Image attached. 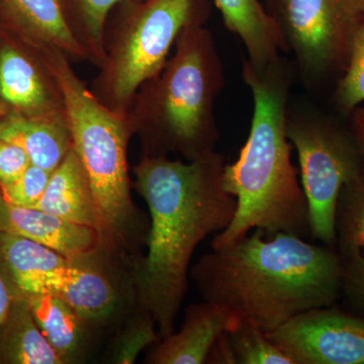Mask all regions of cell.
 <instances>
[{
  "label": "cell",
  "mask_w": 364,
  "mask_h": 364,
  "mask_svg": "<svg viewBox=\"0 0 364 364\" xmlns=\"http://www.w3.org/2000/svg\"><path fill=\"white\" fill-rule=\"evenodd\" d=\"M224 166V156L213 151L186 162L143 155L134 167V186L151 217L136 291L163 338L174 332L196 247L208 235L224 231L236 213V198L223 186Z\"/></svg>",
  "instance_id": "1"
},
{
  "label": "cell",
  "mask_w": 364,
  "mask_h": 364,
  "mask_svg": "<svg viewBox=\"0 0 364 364\" xmlns=\"http://www.w3.org/2000/svg\"><path fill=\"white\" fill-rule=\"evenodd\" d=\"M191 277L205 301L269 333L299 314L331 306L342 289L343 263L329 246L255 229L205 254Z\"/></svg>",
  "instance_id": "2"
},
{
  "label": "cell",
  "mask_w": 364,
  "mask_h": 364,
  "mask_svg": "<svg viewBox=\"0 0 364 364\" xmlns=\"http://www.w3.org/2000/svg\"><path fill=\"white\" fill-rule=\"evenodd\" d=\"M210 0H136L112 9L104 33L105 59L91 92L107 109L128 117L139 88L156 76L186 26L205 25Z\"/></svg>",
  "instance_id": "5"
},
{
  "label": "cell",
  "mask_w": 364,
  "mask_h": 364,
  "mask_svg": "<svg viewBox=\"0 0 364 364\" xmlns=\"http://www.w3.org/2000/svg\"><path fill=\"white\" fill-rule=\"evenodd\" d=\"M0 139L23 148L33 165L54 171L72 149L66 112L28 116L0 112Z\"/></svg>",
  "instance_id": "14"
},
{
  "label": "cell",
  "mask_w": 364,
  "mask_h": 364,
  "mask_svg": "<svg viewBox=\"0 0 364 364\" xmlns=\"http://www.w3.org/2000/svg\"><path fill=\"white\" fill-rule=\"evenodd\" d=\"M2 196H1V191H0V200H1Z\"/></svg>",
  "instance_id": "31"
},
{
  "label": "cell",
  "mask_w": 364,
  "mask_h": 364,
  "mask_svg": "<svg viewBox=\"0 0 364 364\" xmlns=\"http://www.w3.org/2000/svg\"><path fill=\"white\" fill-rule=\"evenodd\" d=\"M0 13L37 49L58 50L72 63L90 62L66 23L60 0H0Z\"/></svg>",
  "instance_id": "13"
},
{
  "label": "cell",
  "mask_w": 364,
  "mask_h": 364,
  "mask_svg": "<svg viewBox=\"0 0 364 364\" xmlns=\"http://www.w3.org/2000/svg\"><path fill=\"white\" fill-rule=\"evenodd\" d=\"M264 7L306 87L343 75L364 23V0H265Z\"/></svg>",
  "instance_id": "8"
},
{
  "label": "cell",
  "mask_w": 364,
  "mask_h": 364,
  "mask_svg": "<svg viewBox=\"0 0 364 364\" xmlns=\"http://www.w3.org/2000/svg\"><path fill=\"white\" fill-rule=\"evenodd\" d=\"M23 296L28 301L38 327L65 363L80 344L82 318L55 294L45 293Z\"/></svg>",
  "instance_id": "20"
},
{
  "label": "cell",
  "mask_w": 364,
  "mask_h": 364,
  "mask_svg": "<svg viewBox=\"0 0 364 364\" xmlns=\"http://www.w3.org/2000/svg\"><path fill=\"white\" fill-rule=\"evenodd\" d=\"M294 364H364V318L313 309L267 333Z\"/></svg>",
  "instance_id": "9"
},
{
  "label": "cell",
  "mask_w": 364,
  "mask_h": 364,
  "mask_svg": "<svg viewBox=\"0 0 364 364\" xmlns=\"http://www.w3.org/2000/svg\"><path fill=\"white\" fill-rule=\"evenodd\" d=\"M225 26L238 36L248 52V61L263 68L284 51L277 26L258 0H213Z\"/></svg>",
  "instance_id": "17"
},
{
  "label": "cell",
  "mask_w": 364,
  "mask_h": 364,
  "mask_svg": "<svg viewBox=\"0 0 364 364\" xmlns=\"http://www.w3.org/2000/svg\"><path fill=\"white\" fill-rule=\"evenodd\" d=\"M11 293H9V287H7L4 277L0 274V327L6 320L9 310H11Z\"/></svg>",
  "instance_id": "30"
},
{
  "label": "cell",
  "mask_w": 364,
  "mask_h": 364,
  "mask_svg": "<svg viewBox=\"0 0 364 364\" xmlns=\"http://www.w3.org/2000/svg\"><path fill=\"white\" fill-rule=\"evenodd\" d=\"M240 318L226 306L205 301L189 306L178 332L164 337L151 353L150 363L202 364L218 338L231 331Z\"/></svg>",
  "instance_id": "12"
},
{
  "label": "cell",
  "mask_w": 364,
  "mask_h": 364,
  "mask_svg": "<svg viewBox=\"0 0 364 364\" xmlns=\"http://www.w3.org/2000/svg\"><path fill=\"white\" fill-rule=\"evenodd\" d=\"M30 164L23 148L0 139V189L14 183Z\"/></svg>",
  "instance_id": "27"
},
{
  "label": "cell",
  "mask_w": 364,
  "mask_h": 364,
  "mask_svg": "<svg viewBox=\"0 0 364 364\" xmlns=\"http://www.w3.org/2000/svg\"><path fill=\"white\" fill-rule=\"evenodd\" d=\"M235 364H294L257 326L240 320L227 332Z\"/></svg>",
  "instance_id": "23"
},
{
  "label": "cell",
  "mask_w": 364,
  "mask_h": 364,
  "mask_svg": "<svg viewBox=\"0 0 364 364\" xmlns=\"http://www.w3.org/2000/svg\"><path fill=\"white\" fill-rule=\"evenodd\" d=\"M244 81L252 91L250 132L238 159L225 164L223 186L236 198L233 220L213 240L220 249L251 230L311 237L309 207L291 159L287 117L294 69L279 57L263 68L244 59Z\"/></svg>",
  "instance_id": "3"
},
{
  "label": "cell",
  "mask_w": 364,
  "mask_h": 364,
  "mask_svg": "<svg viewBox=\"0 0 364 364\" xmlns=\"http://www.w3.org/2000/svg\"><path fill=\"white\" fill-rule=\"evenodd\" d=\"M0 258L18 294H44L46 282L71 259L25 237L0 232Z\"/></svg>",
  "instance_id": "18"
},
{
  "label": "cell",
  "mask_w": 364,
  "mask_h": 364,
  "mask_svg": "<svg viewBox=\"0 0 364 364\" xmlns=\"http://www.w3.org/2000/svg\"><path fill=\"white\" fill-rule=\"evenodd\" d=\"M0 232L25 237L71 260L92 255L102 243L95 228L67 221L35 208L0 200Z\"/></svg>",
  "instance_id": "11"
},
{
  "label": "cell",
  "mask_w": 364,
  "mask_h": 364,
  "mask_svg": "<svg viewBox=\"0 0 364 364\" xmlns=\"http://www.w3.org/2000/svg\"><path fill=\"white\" fill-rule=\"evenodd\" d=\"M351 114V133L354 136L361 159L363 163L364 170V102L359 105L350 112Z\"/></svg>",
  "instance_id": "29"
},
{
  "label": "cell",
  "mask_w": 364,
  "mask_h": 364,
  "mask_svg": "<svg viewBox=\"0 0 364 364\" xmlns=\"http://www.w3.org/2000/svg\"><path fill=\"white\" fill-rule=\"evenodd\" d=\"M335 100L345 112H351L364 102V23L354 40L348 66L339 78Z\"/></svg>",
  "instance_id": "24"
},
{
  "label": "cell",
  "mask_w": 364,
  "mask_h": 364,
  "mask_svg": "<svg viewBox=\"0 0 364 364\" xmlns=\"http://www.w3.org/2000/svg\"><path fill=\"white\" fill-rule=\"evenodd\" d=\"M340 257L364 254V170L342 188L336 210Z\"/></svg>",
  "instance_id": "22"
},
{
  "label": "cell",
  "mask_w": 364,
  "mask_h": 364,
  "mask_svg": "<svg viewBox=\"0 0 364 364\" xmlns=\"http://www.w3.org/2000/svg\"><path fill=\"white\" fill-rule=\"evenodd\" d=\"M91 255L72 260L46 282L45 293L63 299L83 321L102 320L117 306V293Z\"/></svg>",
  "instance_id": "15"
},
{
  "label": "cell",
  "mask_w": 364,
  "mask_h": 364,
  "mask_svg": "<svg viewBox=\"0 0 364 364\" xmlns=\"http://www.w3.org/2000/svg\"><path fill=\"white\" fill-rule=\"evenodd\" d=\"M0 100L11 107L6 112L65 114L63 95L41 52L36 60L11 42L0 47Z\"/></svg>",
  "instance_id": "10"
},
{
  "label": "cell",
  "mask_w": 364,
  "mask_h": 364,
  "mask_svg": "<svg viewBox=\"0 0 364 364\" xmlns=\"http://www.w3.org/2000/svg\"><path fill=\"white\" fill-rule=\"evenodd\" d=\"M39 51L63 95L72 147L90 183L102 242L121 236L133 212L128 165L129 141L134 135L130 121L95 97L66 55L54 49Z\"/></svg>",
  "instance_id": "6"
},
{
  "label": "cell",
  "mask_w": 364,
  "mask_h": 364,
  "mask_svg": "<svg viewBox=\"0 0 364 364\" xmlns=\"http://www.w3.org/2000/svg\"><path fill=\"white\" fill-rule=\"evenodd\" d=\"M155 325L156 323L154 318L147 313L145 317L138 318L135 323L129 326L119 337L116 350L112 356V363L119 364L135 363L143 349L157 339Z\"/></svg>",
  "instance_id": "26"
},
{
  "label": "cell",
  "mask_w": 364,
  "mask_h": 364,
  "mask_svg": "<svg viewBox=\"0 0 364 364\" xmlns=\"http://www.w3.org/2000/svg\"><path fill=\"white\" fill-rule=\"evenodd\" d=\"M53 171L31 163L14 183L0 189L6 203L23 208H35L44 195Z\"/></svg>",
  "instance_id": "25"
},
{
  "label": "cell",
  "mask_w": 364,
  "mask_h": 364,
  "mask_svg": "<svg viewBox=\"0 0 364 364\" xmlns=\"http://www.w3.org/2000/svg\"><path fill=\"white\" fill-rule=\"evenodd\" d=\"M162 70L139 88L128 119L144 155L178 153L191 161L215 151L219 141L215 102L224 68L205 25L186 26Z\"/></svg>",
  "instance_id": "4"
},
{
  "label": "cell",
  "mask_w": 364,
  "mask_h": 364,
  "mask_svg": "<svg viewBox=\"0 0 364 364\" xmlns=\"http://www.w3.org/2000/svg\"><path fill=\"white\" fill-rule=\"evenodd\" d=\"M343 263L342 289L364 311V254L341 257Z\"/></svg>",
  "instance_id": "28"
},
{
  "label": "cell",
  "mask_w": 364,
  "mask_h": 364,
  "mask_svg": "<svg viewBox=\"0 0 364 364\" xmlns=\"http://www.w3.org/2000/svg\"><path fill=\"white\" fill-rule=\"evenodd\" d=\"M287 136L298 152L311 237L336 245V210L342 188L363 171L352 133L310 109H287Z\"/></svg>",
  "instance_id": "7"
},
{
  "label": "cell",
  "mask_w": 364,
  "mask_h": 364,
  "mask_svg": "<svg viewBox=\"0 0 364 364\" xmlns=\"http://www.w3.org/2000/svg\"><path fill=\"white\" fill-rule=\"evenodd\" d=\"M0 359L13 364H62L59 354L38 327L23 294L11 301L0 327Z\"/></svg>",
  "instance_id": "19"
},
{
  "label": "cell",
  "mask_w": 364,
  "mask_h": 364,
  "mask_svg": "<svg viewBox=\"0 0 364 364\" xmlns=\"http://www.w3.org/2000/svg\"><path fill=\"white\" fill-rule=\"evenodd\" d=\"M35 208L69 222L95 228L100 233L90 183L73 148L52 172L44 195Z\"/></svg>",
  "instance_id": "16"
},
{
  "label": "cell",
  "mask_w": 364,
  "mask_h": 364,
  "mask_svg": "<svg viewBox=\"0 0 364 364\" xmlns=\"http://www.w3.org/2000/svg\"><path fill=\"white\" fill-rule=\"evenodd\" d=\"M136 0H60L66 23L97 68L105 63L104 33L107 16L117 4ZM140 1V0H138Z\"/></svg>",
  "instance_id": "21"
}]
</instances>
